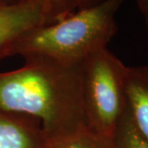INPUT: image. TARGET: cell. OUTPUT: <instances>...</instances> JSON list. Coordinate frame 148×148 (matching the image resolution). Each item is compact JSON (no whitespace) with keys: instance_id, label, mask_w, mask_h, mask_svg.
Masks as SVG:
<instances>
[{"instance_id":"obj_1","label":"cell","mask_w":148,"mask_h":148,"mask_svg":"<svg viewBox=\"0 0 148 148\" xmlns=\"http://www.w3.org/2000/svg\"><path fill=\"white\" fill-rule=\"evenodd\" d=\"M21 69L0 73V111L40 123L49 141L87 127L82 64L44 57L26 58Z\"/></svg>"},{"instance_id":"obj_2","label":"cell","mask_w":148,"mask_h":148,"mask_svg":"<svg viewBox=\"0 0 148 148\" xmlns=\"http://www.w3.org/2000/svg\"><path fill=\"white\" fill-rule=\"evenodd\" d=\"M123 2L101 0L30 32L16 44L13 55L82 64L92 53L107 48L117 32L115 15Z\"/></svg>"},{"instance_id":"obj_3","label":"cell","mask_w":148,"mask_h":148,"mask_svg":"<svg viewBox=\"0 0 148 148\" xmlns=\"http://www.w3.org/2000/svg\"><path fill=\"white\" fill-rule=\"evenodd\" d=\"M126 69L107 48L92 53L82 64L87 127L110 147L126 109Z\"/></svg>"},{"instance_id":"obj_4","label":"cell","mask_w":148,"mask_h":148,"mask_svg":"<svg viewBox=\"0 0 148 148\" xmlns=\"http://www.w3.org/2000/svg\"><path fill=\"white\" fill-rule=\"evenodd\" d=\"M77 9L73 0L0 2V59L13 55L16 44L30 32L61 21Z\"/></svg>"},{"instance_id":"obj_5","label":"cell","mask_w":148,"mask_h":148,"mask_svg":"<svg viewBox=\"0 0 148 148\" xmlns=\"http://www.w3.org/2000/svg\"><path fill=\"white\" fill-rule=\"evenodd\" d=\"M48 143L36 119L0 111V148H46Z\"/></svg>"},{"instance_id":"obj_6","label":"cell","mask_w":148,"mask_h":148,"mask_svg":"<svg viewBox=\"0 0 148 148\" xmlns=\"http://www.w3.org/2000/svg\"><path fill=\"white\" fill-rule=\"evenodd\" d=\"M124 87L132 122L148 143V65L127 67Z\"/></svg>"},{"instance_id":"obj_7","label":"cell","mask_w":148,"mask_h":148,"mask_svg":"<svg viewBox=\"0 0 148 148\" xmlns=\"http://www.w3.org/2000/svg\"><path fill=\"white\" fill-rule=\"evenodd\" d=\"M111 148H148L147 140L140 134L132 122L127 104L113 138Z\"/></svg>"},{"instance_id":"obj_8","label":"cell","mask_w":148,"mask_h":148,"mask_svg":"<svg viewBox=\"0 0 148 148\" xmlns=\"http://www.w3.org/2000/svg\"><path fill=\"white\" fill-rule=\"evenodd\" d=\"M46 148H111L88 127L70 135L49 141Z\"/></svg>"},{"instance_id":"obj_9","label":"cell","mask_w":148,"mask_h":148,"mask_svg":"<svg viewBox=\"0 0 148 148\" xmlns=\"http://www.w3.org/2000/svg\"><path fill=\"white\" fill-rule=\"evenodd\" d=\"M138 8L143 13L148 30V0H137Z\"/></svg>"},{"instance_id":"obj_10","label":"cell","mask_w":148,"mask_h":148,"mask_svg":"<svg viewBox=\"0 0 148 148\" xmlns=\"http://www.w3.org/2000/svg\"><path fill=\"white\" fill-rule=\"evenodd\" d=\"M73 1L78 5L79 8H82L85 7L93 5V4L100 2L101 0H73Z\"/></svg>"},{"instance_id":"obj_11","label":"cell","mask_w":148,"mask_h":148,"mask_svg":"<svg viewBox=\"0 0 148 148\" xmlns=\"http://www.w3.org/2000/svg\"><path fill=\"white\" fill-rule=\"evenodd\" d=\"M4 1H10V0H0V2H4Z\"/></svg>"}]
</instances>
